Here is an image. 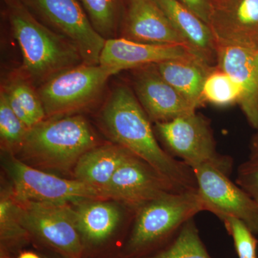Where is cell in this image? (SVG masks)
<instances>
[{
  "label": "cell",
  "mask_w": 258,
  "mask_h": 258,
  "mask_svg": "<svg viewBox=\"0 0 258 258\" xmlns=\"http://www.w3.org/2000/svg\"><path fill=\"white\" fill-rule=\"evenodd\" d=\"M101 119L115 144L146 161L181 189L198 191L193 169L161 147L152 121L132 88L119 85L113 90Z\"/></svg>",
  "instance_id": "6da1fadb"
},
{
  "label": "cell",
  "mask_w": 258,
  "mask_h": 258,
  "mask_svg": "<svg viewBox=\"0 0 258 258\" xmlns=\"http://www.w3.org/2000/svg\"><path fill=\"white\" fill-rule=\"evenodd\" d=\"M9 17L23 58V78L40 86L56 75L83 63L77 47L32 16L21 0H10Z\"/></svg>",
  "instance_id": "7a4b0ae2"
},
{
  "label": "cell",
  "mask_w": 258,
  "mask_h": 258,
  "mask_svg": "<svg viewBox=\"0 0 258 258\" xmlns=\"http://www.w3.org/2000/svg\"><path fill=\"white\" fill-rule=\"evenodd\" d=\"M97 146L98 137L84 117L64 115L46 118L29 129L16 157L41 170L67 172Z\"/></svg>",
  "instance_id": "3957f363"
},
{
  "label": "cell",
  "mask_w": 258,
  "mask_h": 258,
  "mask_svg": "<svg viewBox=\"0 0 258 258\" xmlns=\"http://www.w3.org/2000/svg\"><path fill=\"white\" fill-rule=\"evenodd\" d=\"M203 211L198 191L167 194L141 207L135 212L125 245L128 258L142 257L159 246L165 247L186 222Z\"/></svg>",
  "instance_id": "277c9868"
},
{
  "label": "cell",
  "mask_w": 258,
  "mask_h": 258,
  "mask_svg": "<svg viewBox=\"0 0 258 258\" xmlns=\"http://www.w3.org/2000/svg\"><path fill=\"white\" fill-rule=\"evenodd\" d=\"M158 140L171 157L183 161L191 169L210 164L230 176L234 161L217 152L210 121L195 111L169 121L154 123Z\"/></svg>",
  "instance_id": "5b68a950"
},
{
  "label": "cell",
  "mask_w": 258,
  "mask_h": 258,
  "mask_svg": "<svg viewBox=\"0 0 258 258\" xmlns=\"http://www.w3.org/2000/svg\"><path fill=\"white\" fill-rule=\"evenodd\" d=\"M117 74L100 64L82 63L56 75L37 90L47 118L73 115L89 106Z\"/></svg>",
  "instance_id": "8992f818"
},
{
  "label": "cell",
  "mask_w": 258,
  "mask_h": 258,
  "mask_svg": "<svg viewBox=\"0 0 258 258\" xmlns=\"http://www.w3.org/2000/svg\"><path fill=\"white\" fill-rule=\"evenodd\" d=\"M5 168L18 201L71 204L86 200H111L105 190L76 179H66L45 172L12 154L5 162Z\"/></svg>",
  "instance_id": "52a82bcc"
},
{
  "label": "cell",
  "mask_w": 258,
  "mask_h": 258,
  "mask_svg": "<svg viewBox=\"0 0 258 258\" xmlns=\"http://www.w3.org/2000/svg\"><path fill=\"white\" fill-rule=\"evenodd\" d=\"M17 202L22 224L29 234L36 236L63 256L81 257L83 241L71 203Z\"/></svg>",
  "instance_id": "ba28073f"
},
{
  "label": "cell",
  "mask_w": 258,
  "mask_h": 258,
  "mask_svg": "<svg viewBox=\"0 0 258 258\" xmlns=\"http://www.w3.org/2000/svg\"><path fill=\"white\" fill-rule=\"evenodd\" d=\"M192 169L205 211L221 221L227 217L239 219L258 235V205L253 199L213 166L203 164Z\"/></svg>",
  "instance_id": "9c48e42d"
},
{
  "label": "cell",
  "mask_w": 258,
  "mask_h": 258,
  "mask_svg": "<svg viewBox=\"0 0 258 258\" xmlns=\"http://www.w3.org/2000/svg\"><path fill=\"white\" fill-rule=\"evenodd\" d=\"M34 10L77 47L83 62L99 64L106 39L94 28L79 0H27Z\"/></svg>",
  "instance_id": "30bf717a"
},
{
  "label": "cell",
  "mask_w": 258,
  "mask_h": 258,
  "mask_svg": "<svg viewBox=\"0 0 258 258\" xmlns=\"http://www.w3.org/2000/svg\"><path fill=\"white\" fill-rule=\"evenodd\" d=\"M106 191L111 200L137 212L146 204L167 194L186 191L132 154L115 171Z\"/></svg>",
  "instance_id": "8fae6325"
},
{
  "label": "cell",
  "mask_w": 258,
  "mask_h": 258,
  "mask_svg": "<svg viewBox=\"0 0 258 258\" xmlns=\"http://www.w3.org/2000/svg\"><path fill=\"white\" fill-rule=\"evenodd\" d=\"M134 92L153 123L169 121L197 111L159 74L156 64L132 70Z\"/></svg>",
  "instance_id": "7c38bea8"
},
{
  "label": "cell",
  "mask_w": 258,
  "mask_h": 258,
  "mask_svg": "<svg viewBox=\"0 0 258 258\" xmlns=\"http://www.w3.org/2000/svg\"><path fill=\"white\" fill-rule=\"evenodd\" d=\"M217 43L258 48V0H225L214 6L209 23Z\"/></svg>",
  "instance_id": "4fadbf2b"
},
{
  "label": "cell",
  "mask_w": 258,
  "mask_h": 258,
  "mask_svg": "<svg viewBox=\"0 0 258 258\" xmlns=\"http://www.w3.org/2000/svg\"><path fill=\"white\" fill-rule=\"evenodd\" d=\"M192 57L199 58L192 51L181 45L142 43L119 37L106 40L99 64L118 74L124 70H133L162 61Z\"/></svg>",
  "instance_id": "5bb4252c"
},
{
  "label": "cell",
  "mask_w": 258,
  "mask_h": 258,
  "mask_svg": "<svg viewBox=\"0 0 258 258\" xmlns=\"http://www.w3.org/2000/svg\"><path fill=\"white\" fill-rule=\"evenodd\" d=\"M121 37L142 43L181 45L190 50L154 0H129Z\"/></svg>",
  "instance_id": "9a60e30c"
},
{
  "label": "cell",
  "mask_w": 258,
  "mask_h": 258,
  "mask_svg": "<svg viewBox=\"0 0 258 258\" xmlns=\"http://www.w3.org/2000/svg\"><path fill=\"white\" fill-rule=\"evenodd\" d=\"M254 51L245 47L217 43V66L240 88L241 109L249 125L258 128V79Z\"/></svg>",
  "instance_id": "2e32d148"
},
{
  "label": "cell",
  "mask_w": 258,
  "mask_h": 258,
  "mask_svg": "<svg viewBox=\"0 0 258 258\" xmlns=\"http://www.w3.org/2000/svg\"><path fill=\"white\" fill-rule=\"evenodd\" d=\"M190 50L210 67L217 66V42L208 24L176 0H154Z\"/></svg>",
  "instance_id": "e0dca14e"
},
{
  "label": "cell",
  "mask_w": 258,
  "mask_h": 258,
  "mask_svg": "<svg viewBox=\"0 0 258 258\" xmlns=\"http://www.w3.org/2000/svg\"><path fill=\"white\" fill-rule=\"evenodd\" d=\"M107 200H86L71 203L83 241L97 244L116 230L122 219L118 205Z\"/></svg>",
  "instance_id": "ac0fdd59"
},
{
  "label": "cell",
  "mask_w": 258,
  "mask_h": 258,
  "mask_svg": "<svg viewBox=\"0 0 258 258\" xmlns=\"http://www.w3.org/2000/svg\"><path fill=\"white\" fill-rule=\"evenodd\" d=\"M132 154L116 144L97 146L80 158L74 169V179L106 191L115 171Z\"/></svg>",
  "instance_id": "d6986e66"
},
{
  "label": "cell",
  "mask_w": 258,
  "mask_h": 258,
  "mask_svg": "<svg viewBox=\"0 0 258 258\" xmlns=\"http://www.w3.org/2000/svg\"><path fill=\"white\" fill-rule=\"evenodd\" d=\"M156 66L164 79L194 106L199 108L205 105L204 81L212 67L198 57L162 61Z\"/></svg>",
  "instance_id": "ffe728a7"
},
{
  "label": "cell",
  "mask_w": 258,
  "mask_h": 258,
  "mask_svg": "<svg viewBox=\"0 0 258 258\" xmlns=\"http://www.w3.org/2000/svg\"><path fill=\"white\" fill-rule=\"evenodd\" d=\"M12 109L29 129L46 119L45 108L33 86L19 78L2 90Z\"/></svg>",
  "instance_id": "44dd1931"
},
{
  "label": "cell",
  "mask_w": 258,
  "mask_h": 258,
  "mask_svg": "<svg viewBox=\"0 0 258 258\" xmlns=\"http://www.w3.org/2000/svg\"><path fill=\"white\" fill-rule=\"evenodd\" d=\"M133 258H212L202 240L194 218L183 225L174 239L157 252Z\"/></svg>",
  "instance_id": "7402d4cb"
},
{
  "label": "cell",
  "mask_w": 258,
  "mask_h": 258,
  "mask_svg": "<svg viewBox=\"0 0 258 258\" xmlns=\"http://www.w3.org/2000/svg\"><path fill=\"white\" fill-rule=\"evenodd\" d=\"M96 31L106 40L115 38L123 17V0H79Z\"/></svg>",
  "instance_id": "603a6c76"
},
{
  "label": "cell",
  "mask_w": 258,
  "mask_h": 258,
  "mask_svg": "<svg viewBox=\"0 0 258 258\" xmlns=\"http://www.w3.org/2000/svg\"><path fill=\"white\" fill-rule=\"evenodd\" d=\"M204 103L224 107L239 104L241 91L235 81L225 71L216 66L208 71L204 81Z\"/></svg>",
  "instance_id": "cb8c5ba5"
},
{
  "label": "cell",
  "mask_w": 258,
  "mask_h": 258,
  "mask_svg": "<svg viewBox=\"0 0 258 258\" xmlns=\"http://www.w3.org/2000/svg\"><path fill=\"white\" fill-rule=\"evenodd\" d=\"M29 235L20 219V208L13 190L3 191L0 199V238L2 244L20 242Z\"/></svg>",
  "instance_id": "d4e9b609"
},
{
  "label": "cell",
  "mask_w": 258,
  "mask_h": 258,
  "mask_svg": "<svg viewBox=\"0 0 258 258\" xmlns=\"http://www.w3.org/2000/svg\"><path fill=\"white\" fill-rule=\"evenodd\" d=\"M29 128L15 114L4 93L0 94V137L8 152H16L23 144Z\"/></svg>",
  "instance_id": "484cf974"
},
{
  "label": "cell",
  "mask_w": 258,
  "mask_h": 258,
  "mask_svg": "<svg viewBox=\"0 0 258 258\" xmlns=\"http://www.w3.org/2000/svg\"><path fill=\"white\" fill-rule=\"evenodd\" d=\"M233 240L238 258H257L258 240L248 226L235 217H227L222 221Z\"/></svg>",
  "instance_id": "4316f807"
},
{
  "label": "cell",
  "mask_w": 258,
  "mask_h": 258,
  "mask_svg": "<svg viewBox=\"0 0 258 258\" xmlns=\"http://www.w3.org/2000/svg\"><path fill=\"white\" fill-rule=\"evenodd\" d=\"M235 183L258 205V155L249 156V159L238 166Z\"/></svg>",
  "instance_id": "83f0119b"
},
{
  "label": "cell",
  "mask_w": 258,
  "mask_h": 258,
  "mask_svg": "<svg viewBox=\"0 0 258 258\" xmlns=\"http://www.w3.org/2000/svg\"><path fill=\"white\" fill-rule=\"evenodd\" d=\"M208 24L213 11L214 0H176Z\"/></svg>",
  "instance_id": "f1b7e54d"
},
{
  "label": "cell",
  "mask_w": 258,
  "mask_h": 258,
  "mask_svg": "<svg viewBox=\"0 0 258 258\" xmlns=\"http://www.w3.org/2000/svg\"><path fill=\"white\" fill-rule=\"evenodd\" d=\"M258 155V128L251 138L249 143V156Z\"/></svg>",
  "instance_id": "f546056e"
},
{
  "label": "cell",
  "mask_w": 258,
  "mask_h": 258,
  "mask_svg": "<svg viewBox=\"0 0 258 258\" xmlns=\"http://www.w3.org/2000/svg\"><path fill=\"white\" fill-rule=\"evenodd\" d=\"M18 258H41L37 254L32 252H24L19 255Z\"/></svg>",
  "instance_id": "4dcf8cb0"
},
{
  "label": "cell",
  "mask_w": 258,
  "mask_h": 258,
  "mask_svg": "<svg viewBox=\"0 0 258 258\" xmlns=\"http://www.w3.org/2000/svg\"><path fill=\"white\" fill-rule=\"evenodd\" d=\"M254 64H255L256 71H257L258 79V48L254 51Z\"/></svg>",
  "instance_id": "1f68e13d"
},
{
  "label": "cell",
  "mask_w": 258,
  "mask_h": 258,
  "mask_svg": "<svg viewBox=\"0 0 258 258\" xmlns=\"http://www.w3.org/2000/svg\"><path fill=\"white\" fill-rule=\"evenodd\" d=\"M225 0H214V6L216 5L220 4V3H223Z\"/></svg>",
  "instance_id": "d6a6232c"
},
{
  "label": "cell",
  "mask_w": 258,
  "mask_h": 258,
  "mask_svg": "<svg viewBox=\"0 0 258 258\" xmlns=\"http://www.w3.org/2000/svg\"><path fill=\"white\" fill-rule=\"evenodd\" d=\"M63 258H81V257H69V256H63Z\"/></svg>",
  "instance_id": "836d02e7"
},
{
  "label": "cell",
  "mask_w": 258,
  "mask_h": 258,
  "mask_svg": "<svg viewBox=\"0 0 258 258\" xmlns=\"http://www.w3.org/2000/svg\"><path fill=\"white\" fill-rule=\"evenodd\" d=\"M1 258H7V257H2Z\"/></svg>",
  "instance_id": "e575fe53"
},
{
  "label": "cell",
  "mask_w": 258,
  "mask_h": 258,
  "mask_svg": "<svg viewBox=\"0 0 258 258\" xmlns=\"http://www.w3.org/2000/svg\"><path fill=\"white\" fill-rule=\"evenodd\" d=\"M7 1H10V0H7Z\"/></svg>",
  "instance_id": "d590c367"
},
{
  "label": "cell",
  "mask_w": 258,
  "mask_h": 258,
  "mask_svg": "<svg viewBox=\"0 0 258 258\" xmlns=\"http://www.w3.org/2000/svg\"><path fill=\"white\" fill-rule=\"evenodd\" d=\"M128 1H129V0H128Z\"/></svg>",
  "instance_id": "8d00e7d4"
}]
</instances>
